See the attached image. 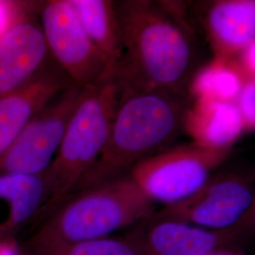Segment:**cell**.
I'll list each match as a JSON object with an SVG mask.
<instances>
[{
  "label": "cell",
  "instance_id": "obj_2",
  "mask_svg": "<svg viewBox=\"0 0 255 255\" xmlns=\"http://www.w3.org/2000/svg\"><path fill=\"white\" fill-rule=\"evenodd\" d=\"M120 84L107 143L72 194L126 176L137 163L169 147L183 129L189 94Z\"/></svg>",
  "mask_w": 255,
  "mask_h": 255
},
{
  "label": "cell",
  "instance_id": "obj_13",
  "mask_svg": "<svg viewBox=\"0 0 255 255\" xmlns=\"http://www.w3.org/2000/svg\"><path fill=\"white\" fill-rule=\"evenodd\" d=\"M183 128L196 143L205 146H234L246 126L235 103L196 99L186 111Z\"/></svg>",
  "mask_w": 255,
  "mask_h": 255
},
{
  "label": "cell",
  "instance_id": "obj_3",
  "mask_svg": "<svg viewBox=\"0 0 255 255\" xmlns=\"http://www.w3.org/2000/svg\"><path fill=\"white\" fill-rule=\"evenodd\" d=\"M156 210L154 202L126 175L69 196L43 220L27 250L32 255H57L76 244L134 226Z\"/></svg>",
  "mask_w": 255,
  "mask_h": 255
},
{
  "label": "cell",
  "instance_id": "obj_20",
  "mask_svg": "<svg viewBox=\"0 0 255 255\" xmlns=\"http://www.w3.org/2000/svg\"><path fill=\"white\" fill-rule=\"evenodd\" d=\"M255 43L249 45L246 48H244L240 52V54L242 56L241 61H242L243 69L250 76V79H252V77L255 79Z\"/></svg>",
  "mask_w": 255,
  "mask_h": 255
},
{
  "label": "cell",
  "instance_id": "obj_22",
  "mask_svg": "<svg viewBox=\"0 0 255 255\" xmlns=\"http://www.w3.org/2000/svg\"><path fill=\"white\" fill-rule=\"evenodd\" d=\"M204 255H245L243 252L237 250L234 247L230 248H223V249H219L216 251H213L209 254Z\"/></svg>",
  "mask_w": 255,
  "mask_h": 255
},
{
  "label": "cell",
  "instance_id": "obj_7",
  "mask_svg": "<svg viewBox=\"0 0 255 255\" xmlns=\"http://www.w3.org/2000/svg\"><path fill=\"white\" fill-rule=\"evenodd\" d=\"M82 89L78 85L68 87L30 119L0 156V176L46 172L54 161Z\"/></svg>",
  "mask_w": 255,
  "mask_h": 255
},
{
  "label": "cell",
  "instance_id": "obj_5",
  "mask_svg": "<svg viewBox=\"0 0 255 255\" xmlns=\"http://www.w3.org/2000/svg\"><path fill=\"white\" fill-rule=\"evenodd\" d=\"M233 151V146L196 142L169 146L137 163L128 175L155 204L169 205L198 191Z\"/></svg>",
  "mask_w": 255,
  "mask_h": 255
},
{
  "label": "cell",
  "instance_id": "obj_16",
  "mask_svg": "<svg viewBox=\"0 0 255 255\" xmlns=\"http://www.w3.org/2000/svg\"><path fill=\"white\" fill-rule=\"evenodd\" d=\"M242 81L237 70L227 61L216 60L194 75L188 93L195 99L231 101L239 95Z\"/></svg>",
  "mask_w": 255,
  "mask_h": 255
},
{
  "label": "cell",
  "instance_id": "obj_10",
  "mask_svg": "<svg viewBox=\"0 0 255 255\" xmlns=\"http://www.w3.org/2000/svg\"><path fill=\"white\" fill-rule=\"evenodd\" d=\"M42 1H27L0 34V97L16 91L46 68L50 57L39 19Z\"/></svg>",
  "mask_w": 255,
  "mask_h": 255
},
{
  "label": "cell",
  "instance_id": "obj_11",
  "mask_svg": "<svg viewBox=\"0 0 255 255\" xmlns=\"http://www.w3.org/2000/svg\"><path fill=\"white\" fill-rule=\"evenodd\" d=\"M72 85L63 71L46 68L22 88L0 97V156L37 113Z\"/></svg>",
  "mask_w": 255,
  "mask_h": 255
},
{
  "label": "cell",
  "instance_id": "obj_1",
  "mask_svg": "<svg viewBox=\"0 0 255 255\" xmlns=\"http://www.w3.org/2000/svg\"><path fill=\"white\" fill-rule=\"evenodd\" d=\"M123 47L116 78L137 89L188 93L198 51L183 13L169 2L115 1Z\"/></svg>",
  "mask_w": 255,
  "mask_h": 255
},
{
  "label": "cell",
  "instance_id": "obj_6",
  "mask_svg": "<svg viewBox=\"0 0 255 255\" xmlns=\"http://www.w3.org/2000/svg\"><path fill=\"white\" fill-rule=\"evenodd\" d=\"M39 19L50 57L73 84L84 87L115 78L108 60L92 43L68 0L42 1Z\"/></svg>",
  "mask_w": 255,
  "mask_h": 255
},
{
  "label": "cell",
  "instance_id": "obj_17",
  "mask_svg": "<svg viewBox=\"0 0 255 255\" xmlns=\"http://www.w3.org/2000/svg\"><path fill=\"white\" fill-rule=\"evenodd\" d=\"M57 255H143L126 237H107L82 242Z\"/></svg>",
  "mask_w": 255,
  "mask_h": 255
},
{
  "label": "cell",
  "instance_id": "obj_15",
  "mask_svg": "<svg viewBox=\"0 0 255 255\" xmlns=\"http://www.w3.org/2000/svg\"><path fill=\"white\" fill-rule=\"evenodd\" d=\"M92 43L109 62L115 77L122 60L123 47L115 1L68 0Z\"/></svg>",
  "mask_w": 255,
  "mask_h": 255
},
{
  "label": "cell",
  "instance_id": "obj_12",
  "mask_svg": "<svg viewBox=\"0 0 255 255\" xmlns=\"http://www.w3.org/2000/svg\"><path fill=\"white\" fill-rule=\"evenodd\" d=\"M202 24L217 60L228 61L255 38V1L220 0L207 3Z\"/></svg>",
  "mask_w": 255,
  "mask_h": 255
},
{
  "label": "cell",
  "instance_id": "obj_19",
  "mask_svg": "<svg viewBox=\"0 0 255 255\" xmlns=\"http://www.w3.org/2000/svg\"><path fill=\"white\" fill-rule=\"evenodd\" d=\"M27 1H0V34L24 9Z\"/></svg>",
  "mask_w": 255,
  "mask_h": 255
},
{
  "label": "cell",
  "instance_id": "obj_14",
  "mask_svg": "<svg viewBox=\"0 0 255 255\" xmlns=\"http://www.w3.org/2000/svg\"><path fill=\"white\" fill-rule=\"evenodd\" d=\"M46 196L45 173L0 176V238L11 237L37 218Z\"/></svg>",
  "mask_w": 255,
  "mask_h": 255
},
{
  "label": "cell",
  "instance_id": "obj_21",
  "mask_svg": "<svg viewBox=\"0 0 255 255\" xmlns=\"http://www.w3.org/2000/svg\"><path fill=\"white\" fill-rule=\"evenodd\" d=\"M0 255H22L12 237L0 238Z\"/></svg>",
  "mask_w": 255,
  "mask_h": 255
},
{
  "label": "cell",
  "instance_id": "obj_9",
  "mask_svg": "<svg viewBox=\"0 0 255 255\" xmlns=\"http://www.w3.org/2000/svg\"><path fill=\"white\" fill-rule=\"evenodd\" d=\"M254 226L255 215L224 230L202 228L151 216L135 224L125 237L143 255H204L235 246Z\"/></svg>",
  "mask_w": 255,
  "mask_h": 255
},
{
  "label": "cell",
  "instance_id": "obj_4",
  "mask_svg": "<svg viewBox=\"0 0 255 255\" xmlns=\"http://www.w3.org/2000/svg\"><path fill=\"white\" fill-rule=\"evenodd\" d=\"M121 90L116 77L83 87L54 161L45 172L46 201L37 218L50 216L98 161L109 138Z\"/></svg>",
  "mask_w": 255,
  "mask_h": 255
},
{
  "label": "cell",
  "instance_id": "obj_18",
  "mask_svg": "<svg viewBox=\"0 0 255 255\" xmlns=\"http://www.w3.org/2000/svg\"><path fill=\"white\" fill-rule=\"evenodd\" d=\"M239 104L237 105L243 118L245 126L249 128L255 127V82L251 79L242 85L239 92Z\"/></svg>",
  "mask_w": 255,
  "mask_h": 255
},
{
  "label": "cell",
  "instance_id": "obj_8",
  "mask_svg": "<svg viewBox=\"0 0 255 255\" xmlns=\"http://www.w3.org/2000/svg\"><path fill=\"white\" fill-rule=\"evenodd\" d=\"M255 215V193L251 183L237 175L210 178L188 198L164 205L152 215L202 228L224 230Z\"/></svg>",
  "mask_w": 255,
  "mask_h": 255
}]
</instances>
